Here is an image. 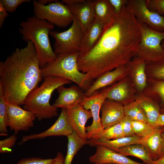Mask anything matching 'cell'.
<instances>
[{"instance_id":"obj_46","label":"cell","mask_w":164,"mask_h":164,"mask_svg":"<svg viewBox=\"0 0 164 164\" xmlns=\"http://www.w3.org/2000/svg\"><path fill=\"white\" fill-rule=\"evenodd\" d=\"M153 164H164V156L153 160Z\"/></svg>"},{"instance_id":"obj_17","label":"cell","mask_w":164,"mask_h":164,"mask_svg":"<svg viewBox=\"0 0 164 164\" xmlns=\"http://www.w3.org/2000/svg\"><path fill=\"white\" fill-rule=\"evenodd\" d=\"M67 5L84 33L95 19L93 0H83L78 3Z\"/></svg>"},{"instance_id":"obj_19","label":"cell","mask_w":164,"mask_h":164,"mask_svg":"<svg viewBox=\"0 0 164 164\" xmlns=\"http://www.w3.org/2000/svg\"><path fill=\"white\" fill-rule=\"evenodd\" d=\"M105 25L97 19L94 20L84 33L80 54L91 50L100 38Z\"/></svg>"},{"instance_id":"obj_24","label":"cell","mask_w":164,"mask_h":164,"mask_svg":"<svg viewBox=\"0 0 164 164\" xmlns=\"http://www.w3.org/2000/svg\"><path fill=\"white\" fill-rule=\"evenodd\" d=\"M162 132L159 127L156 128L150 136L142 139L141 144L145 147L152 159L159 158Z\"/></svg>"},{"instance_id":"obj_6","label":"cell","mask_w":164,"mask_h":164,"mask_svg":"<svg viewBox=\"0 0 164 164\" xmlns=\"http://www.w3.org/2000/svg\"><path fill=\"white\" fill-rule=\"evenodd\" d=\"M139 24L141 38L136 55L146 63L164 60V50L161 45L164 32L152 29L146 24Z\"/></svg>"},{"instance_id":"obj_7","label":"cell","mask_w":164,"mask_h":164,"mask_svg":"<svg viewBox=\"0 0 164 164\" xmlns=\"http://www.w3.org/2000/svg\"><path fill=\"white\" fill-rule=\"evenodd\" d=\"M73 16L72 25L68 29L61 32L52 30L50 33L55 40L54 51L57 56L80 53L84 32Z\"/></svg>"},{"instance_id":"obj_1","label":"cell","mask_w":164,"mask_h":164,"mask_svg":"<svg viewBox=\"0 0 164 164\" xmlns=\"http://www.w3.org/2000/svg\"><path fill=\"white\" fill-rule=\"evenodd\" d=\"M140 25L127 5L105 25L99 39L87 52L79 54L78 68L92 83L105 73L126 65L136 55Z\"/></svg>"},{"instance_id":"obj_45","label":"cell","mask_w":164,"mask_h":164,"mask_svg":"<svg viewBox=\"0 0 164 164\" xmlns=\"http://www.w3.org/2000/svg\"><path fill=\"white\" fill-rule=\"evenodd\" d=\"M56 1V0H38L37 1L40 4L45 5H47V4H48Z\"/></svg>"},{"instance_id":"obj_28","label":"cell","mask_w":164,"mask_h":164,"mask_svg":"<svg viewBox=\"0 0 164 164\" xmlns=\"http://www.w3.org/2000/svg\"><path fill=\"white\" fill-rule=\"evenodd\" d=\"M124 109L125 115L129 117L132 121L147 122L144 110L136 101L124 106Z\"/></svg>"},{"instance_id":"obj_39","label":"cell","mask_w":164,"mask_h":164,"mask_svg":"<svg viewBox=\"0 0 164 164\" xmlns=\"http://www.w3.org/2000/svg\"><path fill=\"white\" fill-rule=\"evenodd\" d=\"M154 90L160 96L164 103V81L157 83L154 87Z\"/></svg>"},{"instance_id":"obj_48","label":"cell","mask_w":164,"mask_h":164,"mask_svg":"<svg viewBox=\"0 0 164 164\" xmlns=\"http://www.w3.org/2000/svg\"><path fill=\"white\" fill-rule=\"evenodd\" d=\"M113 164V163H107V164Z\"/></svg>"},{"instance_id":"obj_34","label":"cell","mask_w":164,"mask_h":164,"mask_svg":"<svg viewBox=\"0 0 164 164\" xmlns=\"http://www.w3.org/2000/svg\"><path fill=\"white\" fill-rule=\"evenodd\" d=\"M30 2V0H0V3L2 4L8 12L12 13L15 11L20 5Z\"/></svg>"},{"instance_id":"obj_35","label":"cell","mask_w":164,"mask_h":164,"mask_svg":"<svg viewBox=\"0 0 164 164\" xmlns=\"http://www.w3.org/2000/svg\"><path fill=\"white\" fill-rule=\"evenodd\" d=\"M147 6L151 11L162 16L164 15V0H147Z\"/></svg>"},{"instance_id":"obj_25","label":"cell","mask_w":164,"mask_h":164,"mask_svg":"<svg viewBox=\"0 0 164 164\" xmlns=\"http://www.w3.org/2000/svg\"><path fill=\"white\" fill-rule=\"evenodd\" d=\"M67 137L68 140L67 151L63 164H71L75 155L86 144L74 130Z\"/></svg>"},{"instance_id":"obj_42","label":"cell","mask_w":164,"mask_h":164,"mask_svg":"<svg viewBox=\"0 0 164 164\" xmlns=\"http://www.w3.org/2000/svg\"><path fill=\"white\" fill-rule=\"evenodd\" d=\"M155 124L157 128L159 127L160 126H164V114H159Z\"/></svg>"},{"instance_id":"obj_2","label":"cell","mask_w":164,"mask_h":164,"mask_svg":"<svg viewBox=\"0 0 164 164\" xmlns=\"http://www.w3.org/2000/svg\"><path fill=\"white\" fill-rule=\"evenodd\" d=\"M43 79L35 47L30 41L0 62V88L7 102L23 105L29 94Z\"/></svg>"},{"instance_id":"obj_23","label":"cell","mask_w":164,"mask_h":164,"mask_svg":"<svg viewBox=\"0 0 164 164\" xmlns=\"http://www.w3.org/2000/svg\"><path fill=\"white\" fill-rule=\"evenodd\" d=\"M112 150L125 156H132L136 157L147 164H153V159L142 144H132Z\"/></svg>"},{"instance_id":"obj_33","label":"cell","mask_w":164,"mask_h":164,"mask_svg":"<svg viewBox=\"0 0 164 164\" xmlns=\"http://www.w3.org/2000/svg\"><path fill=\"white\" fill-rule=\"evenodd\" d=\"M15 134L0 141V152L8 153L12 151V148L15 144L17 139Z\"/></svg>"},{"instance_id":"obj_29","label":"cell","mask_w":164,"mask_h":164,"mask_svg":"<svg viewBox=\"0 0 164 164\" xmlns=\"http://www.w3.org/2000/svg\"><path fill=\"white\" fill-rule=\"evenodd\" d=\"M129 92L128 84L121 82L114 85L108 94L107 99L120 103L127 97Z\"/></svg>"},{"instance_id":"obj_38","label":"cell","mask_w":164,"mask_h":164,"mask_svg":"<svg viewBox=\"0 0 164 164\" xmlns=\"http://www.w3.org/2000/svg\"><path fill=\"white\" fill-rule=\"evenodd\" d=\"M128 0H109L113 7L116 15H118L123 7L127 5Z\"/></svg>"},{"instance_id":"obj_10","label":"cell","mask_w":164,"mask_h":164,"mask_svg":"<svg viewBox=\"0 0 164 164\" xmlns=\"http://www.w3.org/2000/svg\"><path fill=\"white\" fill-rule=\"evenodd\" d=\"M138 22L150 28L164 32V16L150 10L147 0H128L127 4Z\"/></svg>"},{"instance_id":"obj_3","label":"cell","mask_w":164,"mask_h":164,"mask_svg":"<svg viewBox=\"0 0 164 164\" xmlns=\"http://www.w3.org/2000/svg\"><path fill=\"white\" fill-rule=\"evenodd\" d=\"M19 33L23 40L33 44L42 68L57 57L51 46L49 35L54 27L47 21L32 16L19 23Z\"/></svg>"},{"instance_id":"obj_37","label":"cell","mask_w":164,"mask_h":164,"mask_svg":"<svg viewBox=\"0 0 164 164\" xmlns=\"http://www.w3.org/2000/svg\"><path fill=\"white\" fill-rule=\"evenodd\" d=\"M132 120L128 117L125 115L120 122L125 136L129 137L135 135L132 125Z\"/></svg>"},{"instance_id":"obj_14","label":"cell","mask_w":164,"mask_h":164,"mask_svg":"<svg viewBox=\"0 0 164 164\" xmlns=\"http://www.w3.org/2000/svg\"><path fill=\"white\" fill-rule=\"evenodd\" d=\"M56 90L59 96L52 105L57 109H66L79 104L85 97L84 91L77 85L68 88L62 85Z\"/></svg>"},{"instance_id":"obj_5","label":"cell","mask_w":164,"mask_h":164,"mask_svg":"<svg viewBox=\"0 0 164 164\" xmlns=\"http://www.w3.org/2000/svg\"><path fill=\"white\" fill-rule=\"evenodd\" d=\"M79 54L57 56L54 60L41 68L43 78L48 76L63 78L75 83L85 92L92 84L88 81L87 74L79 69L77 60Z\"/></svg>"},{"instance_id":"obj_26","label":"cell","mask_w":164,"mask_h":164,"mask_svg":"<svg viewBox=\"0 0 164 164\" xmlns=\"http://www.w3.org/2000/svg\"><path fill=\"white\" fill-rule=\"evenodd\" d=\"M144 110L147 119V122L155 128H157L156 122L160 114L157 104L149 99L140 98L136 101Z\"/></svg>"},{"instance_id":"obj_16","label":"cell","mask_w":164,"mask_h":164,"mask_svg":"<svg viewBox=\"0 0 164 164\" xmlns=\"http://www.w3.org/2000/svg\"><path fill=\"white\" fill-rule=\"evenodd\" d=\"M101 111L104 129L120 122L125 116L124 106L121 103L107 98L101 106Z\"/></svg>"},{"instance_id":"obj_20","label":"cell","mask_w":164,"mask_h":164,"mask_svg":"<svg viewBox=\"0 0 164 164\" xmlns=\"http://www.w3.org/2000/svg\"><path fill=\"white\" fill-rule=\"evenodd\" d=\"M142 138L136 135L132 136H125L110 140L90 139L86 144L91 146L98 145L104 146L111 149H117L130 145L141 144Z\"/></svg>"},{"instance_id":"obj_21","label":"cell","mask_w":164,"mask_h":164,"mask_svg":"<svg viewBox=\"0 0 164 164\" xmlns=\"http://www.w3.org/2000/svg\"><path fill=\"white\" fill-rule=\"evenodd\" d=\"M146 63L138 57L131 60L126 65L131 70L133 74L134 80L138 89L143 90L146 87L147 81L145 70Z\"/></svg>"},{"instance_id":"obj_43","label":"cell","mask_w":164,"mask_h":164,"mask_svg":"<svg viewBox=\"0 0 164 164\" xmlns=\"http://www.w3.org/2000/svg\"><path fill=\"white\" fill-rule=\"evenodd\" d=\"M162 139L159 158L164 156V132H162Z\"/></svg>"},{"instance_id":"obj_40","label":"cell","mask_w":164,"mask_h":164,"mask_svg":"<svg viewBox=\"0 0 164 164\" xmlns=\"http://www.w3.org/2000/svg\"><path fill=\"white\" fill-rule=\"evenodd\" d=\"M5 8L2 4L0 3V28L2 26L5 19L9 15Z\"/></svg>"},{"instance_id":"obj_36","label":"cell","mask_w":164,"mask_h":164,"mask_svg":"<svg viewBox=\"0 0 164 164\" xmlns=\"http://www.w3.org/2000/svg\"><path fill=\"white\" fill-rule=\"evenodd\" d=\"M54 158L44 159L33 157L23 158L19 160L17 164H52Z\"/></svg>"},{"instance_id":"obj_9","label":"cell","mask_w":164,"mask_h":164,"mask_svg":"<svg viewBox=\"0 0 164 164\" xmlns=\"http://www.w3.org/2000/svg\"><path fill=\"white\" fill-rule=\"evenodd\" d=\"M113 86L103 88L89 97H85L80 103L85 109L90 110L93 118L91 125L86 127L87 140L104 129L100 116L101 109Z\"/></svg>"},{"instance_id":"obj_22","label":"cell","mask_w":164,"mask_h":164,"mask_svg":"<svg viewBox=\"0 0 164 164\" xmlns=\"http://www.w3.org/2000/svg\"><path fill=\"white\" fill-rule=\"evenodd\" d=\"M95 19L105 25L115 16L109 0H93Z\"/></svg>"},{"instance_id":"obj_27","label":"cell","mask_w":164,"mask_h":164,"mask_svg":"<svg viewBox=\"0 0 164 164\" xmlns=\"http://www.w3.org/2000/svg\"><path fill=\"white\" fill-rule=\"evenodd\" d=\"M122 125L119 122L93 136L91 139L110 140L125 137Z\"/></svg>"},{"instance_id":"obj_32","label":"cell","mask_w":164,"mask_h":164,"mask_svg":"<svg viewBox=\"0 0 164 164\" xmlns=\"http://www.w3.org/2000/svg\"><path fill=\"white\" fill-rule=\"evenodd\" d=\"M148 67L156 77L164 79V60L149 63Z\"/></svg>"},{"instance_id":"obj_15","label":"cell","mask_w":164,"mask_h":164,"mask_svg":"<svg viewBox=\"0 0 164 164\" xmlns=\"http://www.w3.org/2000/svg\"><path fill=\"white\" fill-rule=\"evenodd\" d=\"M96 151L89 158L90 162L94 164H144L134 161L121 154L104 146H96Z\"/></svg>"},{"instance_id":"obj_12","label":"cell","mask_w":164,"mask_h":164,"mask_svg":"<svg viewBox=\"0 0 164 164\" xmlns=\"http://www.w3.org/2000/svg\"><path fill=\"white\" fill-rule=\"evenodd\" d=\"M73 131V130L68 119L66 109L62 108L58 119L50 128L40 133L23 136L19 144L22 145L30 140L43 139L49 136H67L71 134Z\"/></svg>"},{"instance_id":"obj_18","label":"cell","mask_w":164,"mask_h":164,"mask_svg":"<svg viewBox=\"0 0 164 164\" xmlns=\"http://www.w3.org/2000/svg\"><path fill=\"white\" fill-rule=\"evenodd\" d=\"M126 65L120 66L107 72L95 80L85 92V97H89L101 89L108 86L121 78L127 70Z\"/></svg>"},{"instance_id":"obj_8","label":"cell","mask_w":164,"mask_h":164,"mask_svg":"<svg viewBox=\"0 0 164 164\" xmlns=\"http://www.w3.org/2000/svg\"><path fill=\"white\" fill-rule=\"evenodd\" d=\"M33 5L34 16L53 25L64 28L73 22V15L67 5L58 0L44 5L34 0Z\"/></svg>"},{"instance_id":"obj_30","label":"cell","mask_w":164,"mask_h":164,"mask_svg":"<svg viewBox=\"0 0 164 164\" xmlns=\"http://www.w3.org/2000/svg\"><path fill=\"white\" fill-rule=\"evenodd\" d=\"M8 117L7 102L0 88V132L1 136L7 135Z\"/></svg>"},{"instance_id":"obj_4","label":"cell","mask_w":164,"mask_h":164,"mask_svg":"<svg viewBox=\"0 0 164 164\" xmlns=\"http://www.w3.org/2000/svg\"><path fill=\"white\" fill-rule=\"evenodd\" d=\"M39 87L27 96L23 108L33 113L39 121L50 119L58 115V109L50 103L53 91L60 86L70 84L69 80L53 76L46 77Z\"/></svg>"},{"instance_id":"obj_44","label":"cell","mask_w":164,"mask_h":164,"mask_svg":"<svg viewBox=\"0 0 164 164\" xmlns=\"http://www.w3.org/2000/svg\"><path fill=\"white\" fill-rule=\"evenodd\" d=\"M83 0H63L62 2L65 3L66 5L73 4L79 3L82 1Z\"/></svg>"},{"instance_id":"obj_31","label":"cell","mask_w":164,"mask_h":164,"mask_svg":"<svg viewBox=\"0 0 164 164\" xmlns=\"http://www.w3.org/2000/svg\"><path fill=\"white\" fill-rule=\"evenodd\" d=\"M132 125L135 135L142 138L150 136L155 128L148 122L141 121H132Z\"/></svg>"},{"instance_id":"obj_11","label":"cell","mask_w":164,"mask_h":164,"mask_svg":"<svg viewBox=\"0 0 164 164\" xmlns=\"http://www.w3.org/2000/svg\"><path fill=\"white\" fill-rule=\"evenodd\" d=\"M7 105L8 127L15 134L21 131H27L33 127L36 118L33 113L17 105L7 102Z\"/></svg>"},{"instance_id":"obj_13","label":"cell","mask_w":164,"mask_h":164,"mask_svg":"<svg viewBox=\"0 0 164 164\" xmlns=\"http://www.w3.org/2000/svg\"><path fill=\"white\" fill-rule=\"evenodd\" d=\"M67 118L73 130L86 144L87 141L85 124L92 118L90 111L85 109L80 104L66 108Z\"/></svg>"},{"instance_id":"obj_47","label":"cell","mask_w":164,"mask_h":164,"mask_svg":"<svg viewBox=\"0 0 164 164\" xmlns=\"http://www.w3.org/2000/svg\"><path fill=\"white\" fill-rule=\"evenodd\" d=\"M161 45L163 49L164 50V40L161 43Z\"/></svg>"},{"instance_id":"obj_41","label":"cell","mask_w":164,"mask_h":164,"mask_svg":"<svg viewBox=\"0 0 164 164\" xmlns=\"http://www.w3.org/2000/svg\"><path fill=\"white\" fill-rule=\"evenodd\" d=\"M64 157L63 154L60 152L57 153L56 157L52 164H63Z\"/></svg>"}]
</instances>
